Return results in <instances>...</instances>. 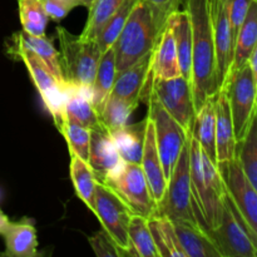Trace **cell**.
<instances>
[{
    "instance_id": "1",
    "label": "cell",
    "mask_w": 257,
    "mask_h": 257,
    "mask_svg": "<svg viewBox=\"0 0 257 257\" xmlns=\"http://www.w3.org/2000/svg\"><path fill=\"white\" fill-rule=\"evenodd\" d=\"M185 9L188 13L192 28L191 88L193 104L197 113L206 100L215 97L220 90L215 43L207 0H186Z\"/></svg>"
},
{
    "instance_id": "2",
    "label": "cell",
    "mask_w": 257,
    "mask_h": 257,
    "mask_svg": "<svg viewBox=\"0 0 257 257\" xmlns=\"http://www.w3.org/2000/svg\"><path fill=\"white\" fill-rule=\"evenodd\" d=\"M163 28L158 24L150 5L143 0H137L113 44L117 74L152 52Z\"/></svg>"
},
{
    "instance_id": "3",
    "label": "cell",
    "mask_w": 257,
    "mask_h": 257,
    "mask_svg": "<svg viewBox=\"0 0 257 257\" xmlns=\"http://www.w3.org/2000/svg\"><path fill=\"white\" fill-rule=\"evenodd\" d=\"M190 177L191 193L202 212L208 231L215 230L222 217V178L217 166L211 162L200 145L190 135Z\"/></svg>"
},
{
    "instance_id": "4",
    "label": "cell",
    "mask_w": 257,
    "mask_h": 257,
    "mask_svg": "<svg viewBox=\"0 0 257 257\" xmlns=\"http://www.w3.org/2000/svg\"><path fill=\"white\" fill-rule=\"evenodd\" d=\"M55 33L59 39V60L65 82L92 87L102 55L97 42L77 37L62 27H57Z\"/></svg>"
},
{
    "instance_id": "5",
    "label": "cell",
    "mask_w": 257,
    "mask_h": 257,
    "mask_svg": "<svg viewBox=\"0 0 257 257\" xmlns=\"http://www.w3.org/2000/svg\"><path fill=\"white\" fill-rule=\"evenodd\" d=\"M7 53L12 59L24 63L35 88L42 97L45 108L52 114L53 120L59 131L64 120L67 119L64 110L65 99H67V92H65L67 82H58L34 52L23 47L12 38L7 44Z\"/></svg>"
},
{
    "instance_id": "6",
    "label": "cell",
    "mask_w": 257,
    "mask_h": 257,
    "mask_svg": "<svg viewBox=\"0 0 257 257\" xmlns=\"http://www.w3.org/2000/svg\"><path fill=\"white\" fill-rule=\"evenodd\" d=\"M222 206L220 225L208 231L221 257H256L257 233L251 230L226 190L223 191Z\"/></svg>"
},
{
    "instance_id": "7",
    "label": "cell",
    "mask_w": 257,
    "mask_h": 257,
    "mask_svg": "<svg viewBox=\"0 0 257 257\" xmlns=\"http://www.w3.org/2000/svg\"><path fill=\"white\" fill-rule=\"evenodd\" d=\"M190 135L171 173L163 198L156 206L155 216H165L171 221L197 223L191 205Z\"/></svg>"
},
{
    "instance_id": "8",
    "label": "cell",
    "mask_w": 257,
    "mask_h": 257,
    "mask_svg": "<svg viewBox=\"0 0 257 257\" xmlns=\"http://www.w3.org/2000/svg\"><path fill=\"white\" fill-rule=\"evenodd\" d=\"M227 94L228 104L232 117L233 133L236 142H241L256 117V89L257 77L253 75L250 65L245 64L232 72L222 88Z\"/></svg>"
},
{
    "instance_id": "9",
    "label": "cell",
    "mask_w": 257,
    "mask_h": 257,
    "mask_svg": "<svg viewBox=\"0 0 257 257\" xmlns=\"http://www.w3.org/2000/svg\"><path fill=\"white\" fill-rule=\"evenodd\" d=\"M145 103H148V117L155 125L156 145L162 163L163 173L168 182L188 135L168 114L167 110L160 104L155 95L148 93Z\"/></svg>"
},
{
    "instance_id": "10",
    "label": "cell",
    "mask_w": 257,
    "mask_h": 257,
    "mask_svg": "<svg viewBox=\"0 0 257 257\" xmlns=\"http://www.w3.org/2000/svg\"><path fill=\"white\" fill-rule=\"evenodd\" d=\"M150 93L155 95L160 104L187 135L192 132L196 109L190 80L182 75L171 79H157L151 74Z\"/></svg>"
},
{
    "instance_id": "11",
    "label": "cell",
    "mask_w": 257,
    "mask_h": 257,
    "mask_svg": "<svg viewBox=\"0 0 257 257\" xmlns=\"http://www.w3.org/2000/svg\"><path fill=\"white\" fill-rule=\"evenodd\" d=\"M93 213L100 221L107 235L130 256L128 225L133 212L109 186L97 182Z\"/></svg>"
},
{
    "instance_id": "12",
    "label": "cell",
    "mask_w": 257,
    "mask_h": 257,
    "mask_svg": "<svg viewBox=\"0 0 257 257\" xmlns=\"http://www.w3.org/2000/svg\"><path fill=\"white\" fill-rule=\"evenodd\" d=\"M122 198L133 215L146 218L155 216L156 203L141 165L123 163L122 167L105 183Z\"/></svg>"
},
{
    "instance_id": "13",
    "label": "cell",
    "mask_w": 257,
    "mask_h": 257,
    "mask_svg": "<svg viewBox=\"0 0 257 257\" xmlns=\"http://www.w3.org/2000/svg\"><path fill=\"white\" fill-rule=\"evenodd\" d=\"M226 192L245 218L251 230L257 233V192L241 168L237 155L230 161L217 163Z\"/></svg>"
},
{
    "instance_id": "14",
    "label": "cell",
    "mask_w": 257,
    "mask_h": 257,
    "mask_svg": "<svg viewBox=\"0 0 257 257\" xmlns=\"http://www.w3.org/2000/svg\"><path fill=\"white\" fill-rule=\"evenodd\" d=\"M207 2L213 43H215L218 89L221 90L225 87L228 74H230L233 50H235V38L231 29L226 0H207Z\"/></svg>"
},
{
    "instance_id": "15",
    "label": "cell",
    "mask_w": 257,
    "mask_h": 257,
    "mask_svg": "<svg viewBox=\"0 0 257 257\" xmlns=\"http://www.w3.org/2000/svg\"><path fill=\"white\" fill-rule=\"evenodd\" d=\"M87 162L100 183L107 182L124 163L115 148L112 135L103 125L90 130Z\"/></svg>"
},
{
    "instance_id": "16",
    "label": "cell",
    "mask_w": 257,
    "mask_h": 257,
    "mask_svg": "<svg viewBox=\"0 0 257 257\" xmlns=\"http://www.w3.org/2000/svg\"><path fill=\"white\" fill-rule=\"evenodd\" d=\"M151 59L152 52L133 63L125 70L118 73L109 95L122 98L136 105L146 102L150 93Z\"/></svg>"
},
{
    "instance_id": "17",
    "label": "cell",
    "mask_w": 257,
    "mask_h": 257,
    "mask_svg": "<svg viewBox=\"0 0 257 257\" xmlns=\"http://www.w3.org/2000/svg\"><path fill=\"white\" fill-rule=\"evenodd\" d=\"M141 167H142L145 177L147 180L148 187H150L151 196L155 201L156 206L163 198V195L167 188V178L163 173L162 163H161L160 155H158L157 145H156L155 125L151 118L147 115V123H146L145 142H143L142 160H141Z\"/></svg>"
},
{
    "instance_id": "18",
    "label": "cell",
    "mask_w": 257,
    "mask_h": 257,
    "mask_svg": "<svg viewBox=\"0 0 257 257\" xmlns=\"http://www.w3.org/2000/svg\"><path fill=\"white\" fill-rule=\"evenodd\" d=\"M216 157L217 163L232 160L236 156L237 142L233 133L232 117L227 94L223 89L216 94Z\"/></svg>"
},
{
    "instance_id": "19",
    "label": "cell",
    "mask_w": 257,
    "mask_h": 257,
    "mask_svg": "<svg viewBox=\"0 0 257 257\" xmlns=\"http://www.w3.org/2000/svg\"><path fill=\"white\" fill-rule=\"evenodd\" d=\"M151 74L157 79H171L181 75L175 38L167 22L152 50Z\"/></svg>"
},
{
    "instance_id": "20",
    "label": "cell",
    "mask_w": 257,
    "mask_h": 257,
    "mask_svg": "<svg viewBox=\"0 0 257 257\" xmlns=\"http://www.w3.org/2000/svg\"><path fill=\"white\" fill-rule=\"evenodd\" d=\"M67 99H65V115L67 119L89 130L103 125L99 115L92 105V89L90 87L75 85L67 82L65 87Z\"/></svg>"
},
{
    "instance_id": "21",
    "label": "cell",
    "mask_w": 257,
    "mask_h": 257,
    "mask_svg": "<svg viewBox=\"0 0 257 257\" xmlns=\"http://www.w3.org/2000/svg\"><path fill=\"white\" fill-rule=\"evenodd\" d=\"M5 251L0 256L5 257H35L38 255L37 230L29 218L10 222L3 233Z\"/></svg>"
},
{
    "instance_id": "22",
    "label": "cell",
    "mask_w": 257,
    "mask_h": 257,
    "mask_svg": "<svg viewBox=\"0 0 257 257\" xmlns=\"http://www.w3.org/2000/svg\"><path fill=\"white\" fill-rule=\"evenodd\" d=\"M186 257H221L212 238L197 223L172 221Z\"/></svg>"
},
{
    "instance_id": "23",
    "label": "cell",
    "mask_w": 257,
    "mask_h": 257,
    "mask_svg": "<svg viewBox=\"0 0 257 257\" xmlns=\"http://www.w3.org/2000/svg\"><path fill=\"white\" fill-rule=\"evenodd\" d=\"M171 25L176 49H177L178 63L181 75L191 82V65H192V28L191 20L186 9L175 10L167 18Z\"/></svg>"
},
{
    "instance_id": "24",
    "label": "cell",
    "mask_w": 257,
    "mask_h": 257,
    "mask_svg": "<svg viewBox=\"0 0 257 257\" xmlns=\"http://www.w3.org/2000/svg\"><path fill=\"white\" fill-rule=\"evenodd\" d=\"M216 95L208 98L205 104L196 113L192 127V136L200 145L201 150L206 153L211 162L217 165L216 157Z\"/></svg>"
},
{
    "instance_id": "25",
    "label": "cell",
    "mask_w": 257,
    "mask_h": 257,
    "mask_svg": "<svg viewBox=\"0 0 257 257\" xmlns=\"http://www.w3.org/2000/svg\"><path fill=\"white\" fill-rule=\"evenodd\" d=\"M117 69H115V54L114 48L110 47L102 53L99 63H98L97 72L92 83V105L98 113L102 112L105 100L112 92L114 84Z\"/></svg>"
},
{
    "instance_id": "26",
    "label": "cell",
    "mask_w": 257,
    "mask_h": 257,
    "mask_svg": "<svg viewBox=\"0 0 257 257\" xmlns=\"http://www.w3.org/2000/svg\"><path fill=\"white\" fill-rule=\"evenodd\" d=\"M257 40V0H253L246 14L245 20L241 24L235 42L232 64L230 68V74L236 72L243 65L247 64L251 53L256 49ZM228 74V75H230Z\"/></svg>"
},
{
    "instance_id": "27",
    "label": "cell",
    "mask_w": 257,
    "mask_h": 257,
    "mask_svg": "<svg viewBox=\"0 0 257 257\" xmlns=\"http://www.w3.org/2000/svg\"><path fill=\"white\" fill-rule=\"evenodd\" d=\"M146 123H147V117L138 124L124 125V127L110 133L113 141H114L115 148H117L122 161H124L125 163L141 165Z\"/></svg>"
},
{
    "instance_id": "28",
    "label": "cell",
    "mask_w": 257,
    "mask_h": 257,
    "mask_svg": "<svg viewBox=\"0 0 257 257\" xmlns=\"http://www.w3.org/2000/svg\"><path fill=\"white\" fill-rule=\"evenodd\" d=\"M12 39L22 44L34 52L40 58L45 67L48 68L53 77L59 83H65L63 77L62 67H60L59 52L54 48L53 39H48L47 37H34L25 32H18L12 35Z\"/></svg>"
},
{
    "instance_id": "29",
    "label": "cell",
    "mask_w": 257,
    "mask_h": 257,
    "mask_svg": "<svg viewBox=\"0 0 257 257\" xmlns=\"http://www.w3.org/2000/svg\"><path fill=\"white\" fill-rule=\"evenodd\" d=\"M147 220L153 242L160 257H186L170 218L165 216H152Z\"/></svg>"
},
{
    "instance_id": "30",
    "label": "cell",
    "mask_w": 257,
    "mask_h": 257,
    "mask_svg": "<svg viewBox=\"0 0 257 257\" xmlns=\"http://www.w3.org/2000/svg\"><path fill=\"white\" fill-rule=\"evenodd\" d=\"M70 178L78 197L94 212V195L97 187V178L88 162L77 156H70Z\"/></svg>"
},
{
    "instance_id": "31",
    "label": "cell",
    "mask_w": 257,
    "mask_h": 257,
    "mask_svg": "<svg viewBox=\"0 0 257 257\" xmlns=\"http://www.w3.org/2000/svg\"><path fill=\"white\" fill-rule=\"evenodd\" d=\"M130 256L160 257L151 235L148 220L143 216L133 215L128 225Z\"/></svg>"
},
{
    "instance_id": "32",
    "label": "cell",
    "mask_w": 257,
    "mask_h": 257,
    "mask_svg": "<svg viewBox=\"0 0 257 257\" xmlns=\"http://www.w3.org/2000/svg\"><path fill=\"white\" fill-rule=\"evenodd\" d=\"M123 2L124 0H93L92 4L88 7L89 14L79 37L83 39H97L105 23L112 18Z\"/></svg>"
},
{
    "instance_id": "33",
    "label": "cell",
    "mask_w": 257,
    "mask_h": 257,
    "mask_svg": "<svg viewBox=\"0 0 257 257\" xmlns=\"http://www.w3.org/2000/svg\"><path fill=\"white\" fill-rule=\"evenodd\" d=\"M257 117V115H256ZM256 117L251 122L247 133L241 142L237 143L236 155L241 168L251 185L257 188V123Z\"/></svg>"
},
{
    "instance_id": "34",
    "label": "cell",
    "mask_w": 257,
    "mask_h": 257,
    "mask_svg": "<svg viewBox=\"0 0 257 257\" xmlns=\"http://www.w3.org/2000/svg\"><path fill=\"white\" fill-rule=\"evenodd\" d=\"M137 107L138 105L128 100L109 95L99 114L100 123L109 133L114 132L127 125L131 114L137 109Z\"/></svg>"
},
{
    "instance_id": "35",
    "label": "cell",
    "mask_w": 257,
    "mask_h": 257,
    "mask_svg": "<svg viewBox=\"0 0 257 257\" xmlns=\"http://www.w3.org/2000/svg\"><path fill=\"white\" fill-rule=\"evenodd\" d=\"M23 32L34 37H45L49 17L44 12L40 0H18Z\"/></svg>"
},
{
    "instance_id": "36",
    "label": "cell",
    "mask_w": 257,
    "mask_h": 257,
    "mask_svg": "<svg viewBox=\"0 0 257 257\" xmlns=\"http://www.w3.org/2000/svg\"><path fill=\"white\" fill-rule=\"evenodd\" d=\"M136 3H137V0H124L122 5L118 8L117 12L112 15V18L105 23L103 29L100 30L99 35L95 39L100 52L103 53L108 48L113 47L118 35L122 32L123 27H124L125 22H127L128 17H130Z\"/></svg>"
},
{
    "instance_id": "37",
    "label": "cell",
    "mask_w": 257,
    "mask_h": 257,
    "mask_svg": "<svg viewBox=\"0 0 257 257\" xmlns=\"http://www.w3.org/2000/svg\"><path fill=\"white\" fill-rule=\"evenodd\" d=\"M59 132L65 138L70 156H77L87 162L89 155V142H90V130L87 127L65 119Z\"/></svg>"
},
{
    "instance_id": "38",
    "label": "cell",
    "mask_w": 257,
    "mask_h": 257,
    "mask_svg": "<svg viewBox=\"0 0 257 257\" xmlns=\"http://www.w3.org/2000/svg\"><path fill=\"white\" fill-rule=\"evenodd\" d=\"M90 247L93 248L94 253L99 257H122L127 256V253L118 247L117 243L107 235L104 230L99 231L94 236L88 238Z\"/></svg>"
},
{
    "instance_id": "39",
    "label": "cell",
    "mask_w": 257,
    "mask_h": 257,
    "mask_svg": "<svg viewBox=\"0 0 257 257\" xmlns=\"http://www.w3.org/2000/svg\"><path fill=\"white\" fill-rule=\"evenodd\" d=\"M252 2L253 0H226V3H227L228 18H230L231 29H232L235 42L238 30L241 28V24L245 20L246 14H247Z\"/></svg>"
},
{
    "instance_id": "40",
    "label": "cell",
    "mask_w": 257,
    "mask_h": 257,
    "mask_svg": "<svg viewBox=\"0 0 257 257\" xmlns=\"http://www.w3.org/2000/svg\"><path fill=\"white\" fill-rule=\"evenodd\" d=\"M143 2L147 3L153 10L156 19L161 27H165L168 15L180 7V0H143Z\"/></svg>"
},
{
    "instance_id": "41",
    "label": "cell",
    "mask_w": 257,
    "mask_h": 257,
    "mask_svg": "<svg viewBox=\"0 0 257 257\" xmlns=\"http://www.w3.org/2000/svg\"><path fill=\"white\" fill-rule=\"evenodd\" d=\"M40 3H42L43 9L47 13L49 19L54 20V22H60L64 19L73 9L72 7L59 2V0H40Z\"/></svg>"
},
{
    "instance_id": "42",
    "label": "cell",
    "mask_w": 257,
    "mask_h": 257,
    "mask_svg": "<svg viewBox=\"0 0 257 257\" xmlns=\"http://www.w3.org/2000/svg\"><path fill=\"white\" fill-rule=\"evenodd\" d=\"M10 222H12V221L9 220V217H8V216L3 212L2 208H0V235H3V233L5 232V230H7L8 226L10 225Z\"/></svg>"
},
{
    "instance_id": "43",
    "label": "cell",
    "mask_w": 257,
    "mask_h": 257,
    "mask_svg": "<svg viewBox=\"0 0 257 257\" xmlns=\"http://www.w3.org/2000/svg\"><path fill=\"white\" fill-rule=\"evenodd\" d=\"M59 2L69 5V7H72L73 9H74L75 7H82V0H59Z\"/></svg>"
},
{
    "instance_id": "44",
    "label": "cell",
    "mask_w": 257,
    "mask_h": 257,
    "mask_svg": "<svg viewBox=\"0 0 257 257\" xmlns=\"http://www.w3.org/2000/svg\"><path fill=\"white\" fill-rule=\"evenodd\" d=\"M92 2L93 0H82V7L88 8L90 4H92Z\"/></svg>"
}]
</instances>
